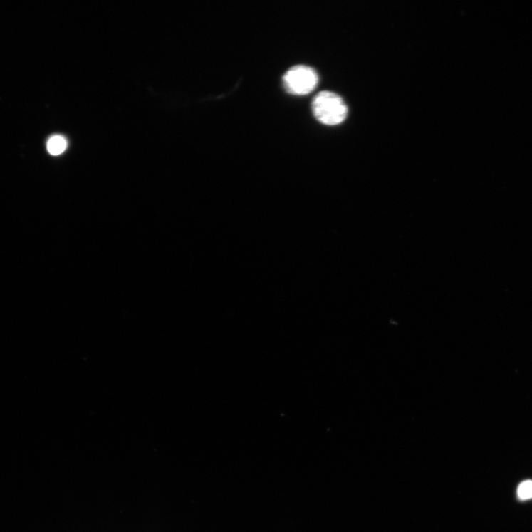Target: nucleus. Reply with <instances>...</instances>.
I'll return each mask as SVG.
<instances>
[{"label":"nucleus","instance_id":"1","mask_svg":"<svg viewBox=\"0 0 532 532\" xmlns=\"http://www.w3.org/2000/svg\"><path fill=\"white\" fill-rule=\"evenodd\" d=\"M313 115L322 124L334 126L343 123L348 116V107L339 95L323 91L314 97L312 103Z\"/></svg>","mask_w":532,"mask_h":532},{"label":"nucleus","instance_id":"2","mask_svg":"<svg viewBox=\"0 0 532 532\" xmlns=\"http://www.w3.org/2000/svg\"><path fill=\"white\" fill-rule=\"evenodd\" d=\"M283 85L286 91L293 95H304L311 93L319 83L316 71L306 66H296L284 75Z\"/></svg>","mask_w":532,"mask_h":532},{"label":"nucleus","instance_id":"3","mask_svg":"<svg viewBox=\"0 0 532 532\" xmlns=\"http://www.w3.org/2000/svg\"><path fill=\"white\" fill-rule=\"evenodd\" d=\"M68 147V141L63 135H53L50 137L47 148L48 152L52 155H58L63 153Z\"/></svg>","mask_w":532,"mask_h":532},{"label":"nucleus","instance_id":"4","mask_svg":"<svg viewBox=\"0 0 532 532\" xmlns=\"http://www.w3.org/2000/svg\"><path fill=\"white\" fill-rule=\"evenodd\" d=\"M518 496L522 501L532 499V481L527 480L522 482L518 488Z\"/></svg>","mask_w":532,"mask_h":532}]
</instances>
